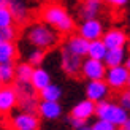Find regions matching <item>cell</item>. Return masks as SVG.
Segmentation results:
<instances>
[{"label": "cell", "mask_w": 130, "mask_h": 130, "mask_svg": "<svg viewBox=\"0 0 130 130\" xmlns=\"http://www.w3.org/2000/svg\"><path fill=\"white\" fill-rule=\"evenodd\" d=\"M63 48H67L68 51H71L73 54H78V56H87V48H89V40H86L84 37H81L79 34L78 35H73L68 38L67 44Z\"/></svg>", "instance_id": "2e32d148"}, {"label": "cell", "mask_w": 130, "mask_h": 130, "mask_svg": "<svg viewBox=\"0 0 130 130\" xmlns=\"http://www.w3.org/2000/svg\"><path fill=\"white\" fill-rule=\"evenodd\" d=\"M100 6H102V0H84V5L81 8V16L84 19L97 18L100 13Z\"/></svg>", "instance_id": "7402d4cb"}, {"label": "cell", "mask_w": 130, "mask_h": 130, "mask_svg": "<svg viewBox=\"0 0 130 130\" xmlns=\"http://www.w3.org/2000/svg\"><path fill=\"white\" fill-rule=\"evenodd\" d=\"M37 113L46 121H56V119H59L62 116V106H60L59 100L57 102H54V100H41V102H38Z\"/></svg>", "instance_id": "7c38bea8"}, {"label": "cell", "mask_w": 130, "mask_h": 130, "mask_svg": "<svg viewBox=\"0 0 130 130\" xmlns=\"http://www.w3.org/2000/svg\"><path fill=\"white\" fill-rule=\"evenodd\" d=\"M127 87H130V73H128V79H127Z\"/></svg>", "instance_id": "e575fe53"}, {"label": "cell", "mask_w": 130, "mask_h": 130, "mask_svg": "<svg viewBox=\"0 0 130 130\" xmlns=\"http://www.w3.org/2000/svg\"><path fill=\"white\" fill-rule=\"evenodd\" d=\"M40 99L41 100H60V97H62V89L60 86H57V84H53V83H49L46 87H43L40 92Z\"/></svg>", "instance_id": "603a6c76"}, {"label": "cell", "mask_w": 130, "mask_h": 130, "mask_svg": "<svg viewBox=\"0 0 130 130\" xmlns=\"http://www.w3.org/2000/svg\"><path fill=\"white\" fill-rule=\"evenodd\" d=\"M41 19L51 27H54L59 34L68 35L75 30V21L68 14V11L62 5L57 3H48L41 10Z\"/></svg>", "instance_id": "7a4b0ae2"}, {"label": "cell", "mask_w": 130, "mask_h": 130, "mask_svg": "<svg viewBox=\"0 0 130 130\" xmlns=\"http://www.w3.org/2000/svg\"><path fill=\"white\" fill-rule=\"evenodd\" d=\"M81 65H83V57L73 54L67 48L62 49L60 53V67L65 71V75L68 76H76L78 73H81Z\"/></svg>", "instance_id": "8992f818"}, {"label": "cell", "mask_w": 130, "mask_h": 130, "mask_svg": "<svg viewBox=\"0 0 130 130\" xmlns=\"http://www.w3.org/2000/svg\"><path fill=\"white\" fill-rule=\"evenodd\" d=\"M18 105V90L14 86L5 84L0 87V114H10Z\"/></svg>", "instance_id": "9c48e42d"}, {"label": "cell", "mask_w": 130, "mask_h": 130, "mask_svg": "<svg viewBox=\"0 0 130 130\" xmlns=\"http://www.w3.org/2000/svg\"><path fill=\"white\" fill-rule=\"evenodd\" d=\"M95 105L97 103L92 102V100H81L79 103H76V105L73 106V109H71V114L73 118H78V119H84V121H89L92 116L95 114Z\"/></svg>", "instance_id": "5bb4252c"}, {"label": "cell", "mask_w": 130, "mask_h": 130, "mask_svg": "<svg viewBox=\"0 0 130 130\" xmlns=\"http://www.w3.org/2000/svg\"><path fill=\"white\" fill-rule=\"evenodd\" d=\"M18 57V49L13 41L0 43V63H13Z\"/></svg>", "instance_id": "ac0fdd59"}, {"label": "cell", "mask_w": 130, "mask_h": 130, "mask_svg": "<svg viewBox=\"0 0 130 130\" xmlns=\"http://www.w3.org/2000/svg\"><path fill=\"white\" fill-rule=\"evenodd\" d=\"M102 41L105 43L106 49L109 48H124L127 43V35L121 29H109L102 35Z\"/></svg>", "instance_id": "4fadbf2b"}, {"label": "cell", "mask_w": 130, "mask_h": 130, "mask_svg": "<svg viewBox=\"0 0 130 130\" xmlns=\"http://www.w3.org/2000/svg\"><path fill=\"white\" fill-rule=\"evenodd\" d=\"M90 128H92V130H114L116 125L111 124V122L106 121V119H100L99 118L92 125H90Z\"/></svg>", "instance_id": "83f0119b"}, {"label": "cell", "mask_w": 130, "mask_h": 130, "mask_svg": "<svg viewBox=\"0 0 130 130\" xmlns=\"http://www.w3.org/2000/svg\"><path fill=\"white\" fill-rule=\"evenodd\" d=\"M14 24V18H13L11 11L8 6H0V29L8 27V25Z\"/></svg>", "instance_id": "d4e9b609"}, {"label": "cell", "mask_w": 130, "mask_h": 130, "mask_svg": "<svg viewBox=\"0 0 130 130\" xmlns=\"http://www.w3.org/2000/svg\"><path fill=\"white\" fill-rule=\"evenodd\" d=\"M43 60H44V49L35 48L34 51H30L29 59H27L29 63H32L34 67H40V65L43 63Z\"/></svg>", "instance_id": "484cf974"}, {"label": "cell", "mask_w": 130, "mask_h": 130, "mask_svg": "<svg viewBox=\"0 0 130 130\" xmlns=\"http://www.w3.org/2000/svg\"><path fill=\"white\" fill-rule=\"evenodd\" d=\"M11 0H0V6H8Z\"/></svg>", "instance_id": "d6a6232c"}, {"label": "cell", "mask_w": 130, "mask_h": 130, "mask_svg": "<svg viewBox=\"0 0 130 130\" xmlns=\"http://www.w3.org/2000/svg\"><path fill=\"white\" fill-rule=\"evenodd\" d=\"M18 90V105L22 111H37L38 106V97L37 90L30 86V83H16Z\"/></svg>", "instance_id": "277c9868"}, {"label": "cell", "mask_w": 130, "mask_h": 130, "mask_svg": "<svg viewBox=\"0 0 130 130\" xmlns=\"http://www.w3.org/2000/svg\"><path fill=\"white\" fill-rule=\"evenodd\" d=\"M106 65L103 60H97V59H90L87 57L86 60H83L81 65V73L84 78L87 79H105V73H106Z\"/></svg>", "instance_id": "52a82bcc"}, {"label": "cell", "mask_w": 130, "mask_h": 130, "mask_svg": "<svg viewBox=\"0 0 130 130\" xmlns=\"http://www.w3.org/2000/svg\"><path fill=\"white\" fill-rule=\"evenodd\" d=\"M119 105L122 108H125L127 111H130V87L125 89L124 92L121 94V97H119Z\"/></svg>", "instance_id": "f546056e"}, {"label": "cell", "mask_w": 130, "mask_h": 130, "mask_svg": "<svg viewBox=\"0 0 130 130\" xmlns=\"http://www.w3.org/2000/svg\"><path fill=\"white\" fill-rule=\"evenodd\" d=\"M121 127L124 128V130H130V116H128V118L125 119V122H124V124H122Z\"/></svg>", "instance_id": "1f68e13d"}, {"label": "cell", "mask_w": 130, "mask_h": 130, "mask_svg": "<svg viewBox=\"0 0 130 130\" xmlns=\"http://www.w3.org/2000/svg\"><path fill=\"white\" fill-rule=\"evenodd\" d=\"M78 34L89 41L97 40V38H102V35H103V25L97 18L84 19L79 25V29H78Z\"/></svg>", "instance_id": "8fae6325"}, {"label": "cell", "mask_w": 130, "mask_h": 130, "mask_svg": "<svg viewBox=\"0 0 130 130\" xmlns=\"http://www.w3.org/2000/svg\"><path fill=\"white\" fill-rule=\"evenodd\" d=\"M70 125L71 128H75V130H87L89 125H87V121H84V119H78V118H73V116H70Z\"/></svg>", "instance_id": "f1b7e54d"}, {"label": "cell", "mask_w": 130, "mask_h": 130, "mask_svg": "<svg viewBox=\"0 0 130 130\" xmlns=\"http://www.w3.org/2000/svg\"><path fill=\"white\" fill-rule=\"evenodd\" d=\"M128 73L130 70L122 65H114V67H108L106 73H105V81L109 86V89H124L127 87V79H128Z\"/></svg>", "instance_id": "5b68a950"}, {"label": "cell", "mask_w": 130, "mask_h": 130, "mask_svg": "<svg viewBox=\"0 0 130 130\" xmlns=\"http://www.w3.org/2000/svg\"><path fill=\"white\" fill-rule=\"evenodd\" d=\"M11 127L16 130H37L40 127V121L35 113L22 111L11 118Z\"/></svg>", "instance_id": "ba28073f"}, {"label": "cell", "mask_w": 130, "mask_h": 130, "mask_svg": "<svg viewBox=\"0 0 130 130\" xmlns=\"http://www.w3.org/2000/svg\"><path fill=\"white\" fill-rule=\"evenodd\" d=\"M125 67H127V68L130 70V56H128V59L125 60Z\"/></svg>", "instance_id": "836d02e7"}, {"label": "cell", "mask_w": 130, "mask_h": 130, "mask_svg": "<svg viewBox=\"0 0 130 130\" xmlns=\"http://www.w3.org/2000/svg\"><path fill=\"white\" fill-rule=\"evenodd\" d=\"M106 67H114V65H122L125 62V49L124 48H109L106 49V54L103 57Z\"/></svg>", "instance_id": "e0dca14e"}, {"label": "cell", "mask_w": 130, "mask_h": 130, "mask_svg": "<svg viewBox=\"0 0 130 130\" xmlns=\"http://www.w3.org/2000/svg\"><path fill=\"white\" fill-rule=\"evenodd\" d=\"M109 94V86L105 79H89L86 86V99L92 102H102Z\"/></svg>", "instance_id": "30bf717a"}, {"label": "cell", "mask_w": 130, "mask_h": 130, "mask_svg": "<svg viewBox=\"0 0 130 130\" xmlns=\"http://www.w3.org/2000/svg\"><path fill=\"white\" fill-rule=\"evenodd\" d=\"M105 54H106V46H105V43L102 41V38H97V40H90L89 41L87 57L97 59V60H103Z\"/></svg>", "instance_id": "d6986e66"}, {"label": "cell", "mask_w": 130, "mask_h": 130, "mask_svg": "<svg viewBox=\"0 0 130 130\" xmlns=\"http://www.w3.org/2000/svg\"><path fill=\"white\" fill-rule=\"evenodd\" d=\"M8 8L11 11L13 18H14V22H24L27 19V6L21 0H11Z\"/></svg>", "instance_id": "44dd1931"}, {"label": "cell", "mask_w": 130, "mask_h": 130, "mask_svg": "<svg viewBox=\"0 0 130 130\" xmlns=\"http://www.w3.org/2000/svg\"><path fill=\"white\" fill-rule=\"evenodd\" d=\"M25 38L34 48L48 51L59 43V32L46 22H35L25 29Z\"/></svg>", "instance_id": "6da1fadb"}, {"label": "cell", "mask_w": 130, "mask_h": 130, "mask_svg": "<svg viewBox=\"0 0 130 130\" xmlns=\"http://www.w3.org/2000/svg\"><path fill=\"white\" fill-rule=\"evenodd\" d=\"M14 37H16V29L13 27V25L0 29V43L2 41H13Z\"/></svg>", "instance_id": "4316f807"}, {"label": "cell", "mask_w": 130, "mask_h": 130, "mask_svg": "<svg viewBox=\"0 0 130 130\" xmlns=\"http://www.w3.org/2000/svg\"><path fill=\"white\" fill-rule=\"evenodd\" d=\"M34 71V65L29 62L18 63L14 67V79L16 83H30V76Z\"/></svg>", "instance_id": "ffe728a7"}, {"label": "cell", "mask_w": 130, "mask_h": 130, "mask_svg": "<svg viewBox=\"0 0 130 130\" xmlns=\"http://www.w3.org/2000/svg\"><path fill=\"white\" fill-rule=\"evenodd\" d=\"M51 83V75L48 70H44L41 65L40 67H34V71H32L30 76V86L34 87L37 92H40L43 87H46Z\"/></svg>", "instance_id": "9a60e30c"}, {"label": "cell", "mask_w": 130, "mask_h": 130, "mask_svg": "<svg viewBox=\"0 0 130 130\" xmlns=\"http://www.w3.org/2000/svg\"><path fill=\"white\" fill-rule=\"evenodd\" d=\"M95 116L100 118V119L109 121L116 127H121L125 122V119L128 118V111L125 108H122L121 105L106 102V99H105L102 102H97V105H95Z\"/></svg>", "instance_id": "3957f363"}, {"label": "cell", "mask_w": 130, "mask_h": 130, "mask_svg": "<svg viewBox=\"0 0 130 130\" xmlns=\"http://www.w3.org/2000/svg\"><path fill=\"white\" fill-rule=\"evenodd\" d=\"M105 3H108L113 8H122L128 3V0H105Z\"/></svg>", "instance_id": "4dcf8cb0"}, {"label": "cell", "mask_w": 130, "mask_h": 130, "mask_svg": "<svg viewBox=\"0 0 130 130\" xmlns=\"http://www.w3.org/2000/svg\"><path fill=\"white\" fill-rule=\"evenodd\" d=\"M14 81V65L13 63H0V84H10Z\"/></svg>", "instance_id": "cb8c5ba5"}]
</instances>
